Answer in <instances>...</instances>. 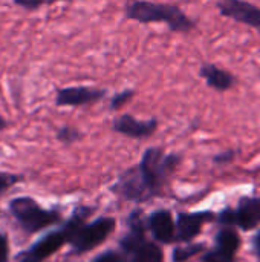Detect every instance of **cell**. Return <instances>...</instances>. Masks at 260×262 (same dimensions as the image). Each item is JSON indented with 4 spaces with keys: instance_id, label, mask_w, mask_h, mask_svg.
<instances>
[{
    "instance_id": "ffe728a7",
    "label": "cell",
    "mask_w": 260,
    "mask_h": 262,
    "mask_svg": "<svg viewBox=\"0 0 260 262\" xmlns=\"http://www.w3.org/2000/svg\"><path fill=\"white\" fill-rule=\"evenodd\" d=\"M233 258H234L233 255L216 247L213 252H210L204 256V262H233Z\"/></svg>"
},
{
    "instance_id": "52a82bcc",
    "label": "cell",
    "mask_w": 260,
    "mask_h": 262,
    "mask_svg": "<svg viewBox=\"0 0 260 262\" xmlns=\"http://www.w3.org/2000/svg\"><path fill=\"white\" fill-rule=\"evenodd\" d=\"M115 132L126 135L129 138H149L158 129V120H138L130 114H123L116 117L112 123Z\"/></svg>"
},
{
    "instance_id": "cb8c5ba5",
    "label": "cell",
    "mask_w": 260,
    "mask_h": 262,
    "mask_svg": "<svg viewBox=\"0 0 260 262\" xmlns=\"http://www.w3.org/2000/svg\"><path fill=\"white\" fill-rule=\"evenodd\" d=\"M18 180V177H12V175H5V173H0V190H3L5 187H8L9 184L15 183Z\"/></svg>"
},
{
    "instance_id": "4316f807",
    "label": "cell",
    "mask_w": 260,
    "mask_h": 262,
    "mask_svg": "<svg viewBox=\"0 0 260 262\" xmlns=\"http://www.w3.org/2000/svg\"><path fill=\"white\" fill-rule=\"evenodd\" d=\"M133 262H135V261H133Z\"/></svg>"
},
{
    "instance_id": "3957f363",
    "label": "cell",
    "mask_w": 260,
    "mask_h": 262,
    "mask_svg": "<svg viewBox=\"0 0 260 262\" xmlns=\"http://www.w3.org/2000/svg\"><path fill=\"white\" fill-rule=\"evenodd\" d=\"M11 213L26 232H38L58 221V213L43 210L31 198H15L11 201Z\"/></svg>"
},
{
    "instance_id": "44dd1931",
    "label": "cell",
    "mask_w": 260,
    "mask_h": 262,
    "mask_svg": "<svg viewBox=\"0 0 260 262\" xmlns=\"http://www.w3.org/2000/svg\"><path fill=\"white\" fill-rule=\"evenodd\" d=\"M93 262H121V259H120V256H118L116 253H113V252H106V253L97 256Z\"/></svg>"
},
{
    "instance_id": "30bf717a",
    "label": "cell",
    "mask_w": 260,
    "mask_h": 262,
    "mask_svg": "<svg viewBox=\"0 0 260 262\" xmlns=\"http://www.w3.org/2000/svg\"><path fill=\"white\" fill-rule=\"evenodd\" d=\"M238 224L245 229H254L260 223V198L242 200L238 209Z\"/></svg>"
},
{
    "instance_id": "d4e9b609",
    "label": "cell",
    "mask_w": 260,
    "mask_h": 262,
    "mask_svg": "<svg viewBox=\"0 0 260 262\" xmlns=\"http://www.w3.org/2000/svg\"><path fill=\"white\" fill-rule=\"evenodd\" d=\"M233 157H234V152H233V150H227V152H224V154L216 155V157H215V163H218V164H221V163H228V161L233 160Z\"/></svg>"
},
{
    "instance_id": "5bb4252c",
    "label": "cell",
    "mask_w": 260,
    "mask_h": 262,
    "mask_svg": "<svg viewBox=\"0 0 260 262\" xmlns=\"http://www.w3.org/2000/svg\"><path fill=\"white\" fill-rule=\"evenodd\" d=\"M144 235H143V227L139 223H136L132 227V232L123 239V247L129 252H138L144 246Z\"/></svg>"
},
{
    "instance_id": "277c9868",
    "label": "cell",
    "mask_w": 260,
    "mask_h": 262,
    "mask_svg": "<svg viewBox=\"0 0 260 262\" xmlns=\"http://www.w3.org/2000/svg\"><path fill=\"white\" fill-rule=\"evenodd\" d=\"M113 226H115V221L110 218H101L92 224L83 226L70 241L74 250L78 253H83L97 247L109 236V233L113 230Z\"/></svg>"
},
{
    "instance_id": "7a4b0ae2",
    "label": "cell",
    "mask_w": 260,
    "mask_h": 262,
    "mask_svg": "<svg viewBox=\"0 0 260 262\" xmlns=\"http://www.w3.org/2000/svg\"><path fill=\"white\" fill-rule=\"evenodd\" d=\"M179 163V157L175 154H164L159 147H150L143 155L139 172L150 192H155L166 178L175 170Z\"/></svg>"
},
{
    "instance_id": "2e32d148",
    "label": "cell",
    "mask_w": 260,
    "mask_h": 262,
    "mask_svg": "<svg viewBox=\"0 0 260 262\" xmlns=\"http://www.w3.org/2000/svg\"><path fill=\"white\" fill-rule=\"evenodd\" d=\"M133 97H135V89H130V88L113 94L112 98H110V109L112 111H120L127 103H130L133 100Z\"/></svg>"
},
{
    "instance_id": "7402d4cb",
    "label": "cell",
    "mask_w": 260,
    "mask_h": 262,
    "mask_svg": "<svg viewBox=\"0 0 260 262\" xmlns=\"http://www.w3.org/2000/svg\"><path fill=\"white\" fill-rule=\"evenodd\" d=\"M8 259V241L3 233H0V262H6Z\"/></svg>"
},
{
    "instance_id": "e0dca14e",
    "label": "cell",
    "mask_w": 260,
    "mask_h": 262,
    "mask_svg": "<svg viewBox=\"0 0 260 262\" xmlns=\"http://www.w3.org/2000/svg\"><path fill=\"white\" fill-rule=\"evenodd\" d=\"M15 6L18 8H23L26 11H35L41 6H49V5H54V3H58V2H74V0H12Z\"/></svg>"
},
{
    "instance_id": "ba28073f",
    "label": "cell",
    "mask_w": 260,
    "mask_h": 262,
    "mask_svg": "<svg viewBox=\"0 0 260 262\" xmlns=\"http://www.w3.org/2000/svg\"><path fill=\"white\" fill-rule=\"evenodd\" d=\"M66 241L67 236L64 232H52L35 243L28 252H25L20 258V262H41L54 252H57Z\"/></svg>"
},
{
    "instance_id": "9c48e42d",
    "label": "cell",
    "mask_w": 260,
    "mask_h": 262,
    "mask_svg": "<svg viewBox=\"0 0 260 262\" xmlns=\"http://www.w3.org/2000/svg\"><path fill=\"white\" fill-rule=\"evenodd\" d=\"M199 77L207 83L208 88L218 92L230 91L236 84V77L231 72L216 66L215 63H204L199 68Z\"/></svg>"
},
{
    "instance_id": "6da1fadb",
    "label": "cell",
    "mask_w": 260,
    "mask_h": 262,
    "mask_svg": "<svg viewBox=\"0 0 260 262\" xmlns=\"http://www.w3.org/2000/svg\"><path fill=\"white\" fill-rule=\"evenodd\" d=\"M124 17L143 25L166 23L172 32L187 34L196 28L192 20L179 6L170 3H155L150 0H127L124 6Z\"/></svg>"
},
{
    "instance_id": "8992f818",
    "label": "cell",
    "mask_w": 260,
    "mask_h": 262,
    "mask_svg": "<svg viewBox=\"0 0 260 262\" xmlns=\"http://www.w3.org/2000/svg\"><path fill=\"white\" fill-rule=\"evenodd\" d=\"M106 95H107L106 89H95V88H87V86L60 88L57 89V94H55V104L60 107L63 106L78 107V106L98 103Z\"/></svg>"
},
{
    "instance_id": "5b68a950",
    "label": "cell",
    "mask_w": 260,
    "mask_h": 262,
    "mask_svg": "<svg viewBox=\"0 0 260 262\" xmlns=\"http://www.w3.org/2000/svg\"><path fill=\"white\" fill-rule=\"evenodd\" d=\"M216 8L222 17L254 28L260 32V8L247 0H218Z\"/></svg>"
},
{
    "instance_id": "9a60e30c",
    "label": "cell",
    "mask_w": 260,
    "mask_h": 262,
    "mask_svg": "<svg viewBox=\"0 0 260 262\" xmlns=\"http://www.w3.org/2000/svg\"><path fill=\"white\" fill-rule=\"evenodd\" d=\"M136 253L135 262H162L161 250L153 244H144Z\"/></svg>"
},
{
    "instance_id": "8fae6325",
    "label": "cell",
    "mask_w": 260,
    "mask_h": 262,
    "mask_svg": "<svg viewBox=\"0 0 260 262\" xmlns=\"http://www.w3.org/2000/svg\"><path fill=\"white\" fill-rule=\"evenodd\" d=\"M211 218L208 213H192V215H179L178 218V239L188 241L196 236L201 230V226Z\"/></svg>"
},
{
    "instance_id": "484cf974",
    "label": "cell",
    "mask_w": 260,
    "mask_h": 262,
    "mask_svg": "<svg viewBox=\"0 0 260 262\" xmlns=\"http://www.w3.org/2000/svg\"><path fill=\"white\" fill-rule=\"evenodd\" d=\"M6 126H8V121H6L3 117H0V130H2V129H5Z\"/></svg>"
},
{
    "instance_id": "d6986e66",
    "label": "cell",
    "mask_w": 260,
    "mask_h": 262,
    "mask_svg": "<svg viewBox=\"0 0 260 262\" xmlns=\"http://www.w3.org/2000/svg\"><path fill=\"white\" fill-rule=\"evenodd\" d=\"M202 250V246H188V247H179L175 250L173 253V261L182 262L188 258H192L193 255H196L198 252Z\"/></svg>"
},
{
    "instance_id": "ac0fdd59",
    "label": "cell",
    "mask_w": 260,
    "mask_h": 262,
    "mask_svg": "<svg viewBox=\"0 0 260 262\" xmlns=\"http://www.w3.org/2000/svg\"><path fill=\"white\" fill-rule=\"evenodd\" d=\"M57 138L64 143V144H70V143H75L81 138V132L72 126H63L58 129L57 132Z\"/></svg>"
},
{
    "instance_id": "603a6c76",
    "label": "cell",
    "mask_w": 260,
    "mask_h": 262,
    "mask_svg": "<svg viewBox=\"0 0 260 262\" xmlns=\"http://www.w3.org/2000/svg\"><path fill=\"white\" fill-rule=\"evenodd\" d=\"M221 221L225 223V224H238V213L233 212V210H225L221 216Z\"/></svg>"
},
{
    "instance_id": "4fadbf2b",
    "label": "cell",
    "mask_w": 260,
    "mask_h": 262,
    "mask_svg": "<svg viewBox=\"0 0 260 262\" xmlns=\"http://www.w3.org/2000/svg\"><path fill=\"white\" fill-rule=\"evenodd\" d=\"M216 247L234 256V253L239 247V236L231 230H224L218 235Z\"/></svg>"
},
{
    "instance_id": "7c38bea8",
    "label": "cell",
    "mask_w": 260,
    "mask_h": 262,
    "mask_svg": "<svg viewBox=\"0 0 260 262\" xmlns=\"http://www.w3.org/2000/svg\"><path fill=\"white\" fill-rule=\"evenodd\" d=\"M150 230L153 233V236L158 241L162 243H169L173 239L175 236V227H173V221L169 212H155L150 216Z\"/></svg>"
}]
</instances>
